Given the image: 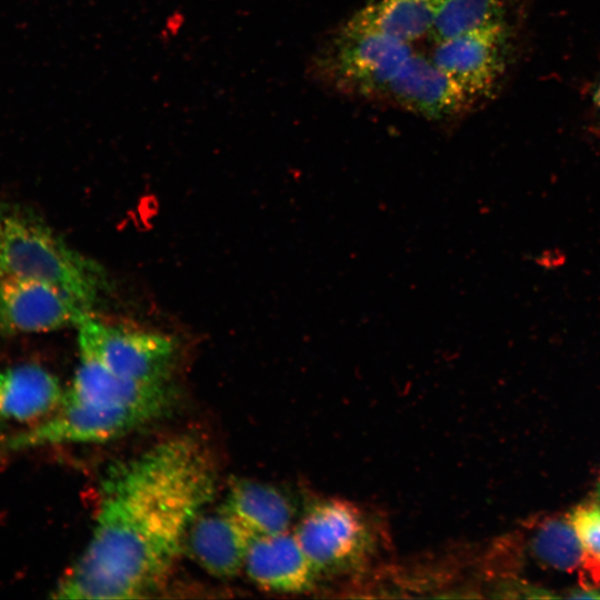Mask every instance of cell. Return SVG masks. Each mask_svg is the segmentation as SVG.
<instances>
[{
    "label": "cell",
    "instance_id": "obj_1",
    "mask_svg": "<svg viewBox=\"0 0 600 600\" xmlns=\"http://www.w3.org/2000/svg\"><path fill=\"white\" fill-rule=\"evenodd\" d=\"M216 486L209 449L191 434L161 441L111 466L100 486L92 536L53 597H147L170 573Z\"/></svg>",
    "mask_w": 600,
    "mask_h": 600
},
{
    "label": "cell",
    "instance_id": "obj_2",
    "mask_svg": "<svg viewBox=\"0 0 600 600\" xmlns=\"http://www.w3.org/2000/svg\"><path fill=\"white\" fill-rule=\"evenodd\" d=\"M43 281L92 311L109 289L102 268L77 252L48 226L0 209V278Z\"/></svg>",
    "mask_w": 600,
    "mask_h": 600
},
{
    "label": "cell",
    "instance_id": "obj_3",
    "mask_svg": "<svg viewBox=\"0 0 600 600\" xmlns=\"http://www.w3.org/2000/svg\"><path fill=\"white\" fill-rule=\"evenodd\" d=\"M414 53L409 42L350 19L322 57V71L342 91L377 98Z\"/></svg>",
    "mask_w": 600,
    "mask_h": 600
},
{
    "label": "cell",
    "instance_id": "obj_4",
    "mask_svg": "<svg viewBox=\"0 0 600 600\" xmlns=\"http://www.w3.org/2000/svg\"><path fill=\"white\" fill-rule=\"evenodd\" d=\"M77 328L79 353L116 374L143 382L170 381L177 346L169 336L104 322L93 314Z\"/></svg>",
    "mask_w": 600,
    "mask_h": 600
},
{
    "label": "cell",
    "instance_id": "obj_5",
    "mask_svg": "<svg viewBox=\"0 0 600 600\" xmlns=\"http://www.w3.org/2000/svg\"><path fill=\"white\" fill-rule=\"evenodd\" d=\"M520 27L498 26L440 39L431 60L474 107L502 83L514 56Z\"/></svg>",
    "mask_w": 600,
    "mask_h": 600
},
{
    "label": "cell",
    "instance_id": "obj_6",
    "mask_svg": "<svg viewBox=\"0 0 600 600\" xmlns=\"http://www.w3.org/2000/svg\"><path fill=\"white\" fill-rule=\"evenodd\" d=\"M294 534L318 573L337 572L358 563L369 551L367 520L349 502H316L299 521Z\"/></svg>",
    "mask_w": 600,
    "mask_h": 600
},
{
    "label": "cell",
    "instance_id": "obj_7",
    "mask_svg": "<svg viewBox=\"0 0 600 600\" xmlns=\"http://www.w3.org/2000/svg\"><path fill=\"white\" fill-rule=\"evenodd\" d=\"M156 418V414L139 409L100 408L62 400L49 417L8 437L3 448L19 450L47 444L104 442L128 434Z\"/></svg>",
    "mask_w": 600,
    "mask_h": 600
},
{
    "label": "cell",
    "instance_id": "obj_8",
    "mask_svg": "<svg viewBox=\"0 0 600 600\" xmlns=\"http://www.w3.org/2000/svg\"><path fill=\"white\" fill-rule=\"evenodd\" d=\"M92 311L60 289L26 278H0V337L78 327Z\"/></svg>",
    "mask_w": 600,
    "mask_h": 600
},
{
    "label": "cell",
    "instance_id": "obj_9",
    "mask_svg": "<svg viewBox=\"0 0 600 600\" xmlns=\"http://www.w3.org/2000/svg\"><path fill=\"white\" fill-rule=\"evenodd\" d=\"M378 99L436 122L457 120L473 108L458 84L431 58L416 52Z\"/></svg>",
    "mask_w": 600,
    "mask_h": 600
},
{
    "label": "cell",
    "instance_id": "obj_10",
    "mask_svg": "<svg viewBox=\"0 0 600 600\" xmlns=\"http://www.w3.org/2000/svg\"><path fill=\"white\" fill-rule=\"evenodd\" d=\"M80 361L62 400L100 408L139 409L160 417L171 403L170 382H143L116 374L94 358Z\"/></svg>",
    "mask_w": 600,
    "mask_h": 600
},
{
    "label": "cell",
    "instance_id": "obj_11",
    "mask_svg": "<svg viewBox=\"0 0 600 600\" xmlns=\"http://www.w3.org/2000/svg\"><path fill=\"white\" fill-rule=\"evenodd\" d=\"M243 569L258 587L278 593L309 591L319 577L294 532L289 531L253 538Z\"/></svg>",
    "mask_w": 600,
    "mask_h": 600
},
{
    "label": "cell",
    "instance_id": "obj_12",
    "mask_svg": "<svg viewBox=\"0 0 600 600\" xmlns=\"http://www.w3.org/2000/svg\"><path fill=\"white\" fill-rule=\"evenodd\" d=\"M253 538L236 518L220 508L214 513L199 514L187 533L184 548L209 574L230 579L244 568Z\"/></svg>",
    "mask_w": 600,
    "mask_h": 600
},
{
    "label": "cell",
    "instance_id": "obj_13",
    "mask_svg": "<svg viewBox=\"0 0 600 600\" xmlns=\"http://www.w3.org/2000/svg\"><path fill=\"white\" fill-rule=\"evenodd\" d=\"M63 394L59 379L39 364L0 371V428L46 419L58 409Z\"/></svg>",
    "mask_w": 600,
    "mask_h": 600
},
{
    "label": "cell",
    "instance_id": "obj_14",
    "mask_svg": "<svg viewBox=\"0 0 600 600\" xmlns=\"http://www.w3.org/2000/svg\"><path fill=\"white\" fill-rule=\"evenodd\" d=\"M254 537L288 531L294 509L278 488L251 479H234L221 507Z\"/></svg>",
    "mask_w": 600,
    "mask_h": 600
},
{
    "label": "cell",
    "instance_id": "obj_15",
    "mask_svg": "<svg viewBox=\"0 0 600 600\" xmlns=\"http://www.w3.org/2000/svg\"><path fill=\"white\" fill-rule=\"evenodd\" d=\"M524 0H441L432 26L440 39L498 27H521Z\"/></svg>",
    "mask_w": 600,
    "mask_h": 600
},
{
    "label": "cell",
    "instance_id": "obj_16",
    "mask_svg": "<svg viewBox=\"0 0 600 600\" xmlns=\"http://www.w3.org/2000/svg\"><path fill=\"white\" fill-rule=\"evenodd\" d=\"M531 550L541 564L573 572L588 573L600 580V560L583 547L569 517H549L541 521L531 538Z\"/></svg>",
    "mask_w": 600,
    "mask_h": 600
},
{
    "label": "cell",
    "instance_id": "obj_17",
    "mask_svg": "<svg viewBox=\"0 0 600 600\" xmlns=\"http://www.w3.org/2000/svg\"><path fill=\"white\" fill-rule=\"evenodd\" d=\"M441 0H370L351 19L410 42L432 30Z\"/></svg>",
    "mask_w": 600,
    "mask_h": 600
},
{
    "label": "cell",
    "instance_id": "obj_18",
    "mask_svg": "<svg viewBox=\"0 0 600 600\" xmlns=\"http://www.w3.org/2000/svg\"><path fill=\"white\" fill-rule=\"evenodd\" d=\"M583 547L600 560V507L584 503L568 516Z\"/></svg>",
    "mask_w": 600,
    "mask_h": 600
},
{
    "label": "cell",
    "instance_id": "obj_19",
    "mask_svg": "<svg viewBox=\"0 0 600 600\" xmlns=\"http://www.w3.org/2000/svg\"><path fill=\"white\" fill-rule=\"evenodd\" d=\"M569 598H587V599H600V587L598 588H581L573 590Z\"/></svg>",
    "mask_w": 600,
    "mask_h": 600
},
{
    "label": "cell",
    "instance_id": "obj_20",
    "mask_svg": "<svg viewBox=\"0 0 600 600\" xmlns=\"http://www.w3.org/2000/svg\"><path fill=\"white\" fill-rule=\"evenodd\" d=\"M593 102L598 110L600 111V82L598 83L594 93H593Z\"/></svg>",
    "mask_w": 600,
    "mask_h": 600
},
{
    "label": "cell",
    "instance_id": "obj_21",
    "mask_svg": "<svg viewBox=\"0 0 600 600\" xmlns=\"http://www.w3.org/2000/svg\"><path fill=\"white\" fill-rule=\"evenodd\" d=\"M597 496L600 500V480H599V483H598V487H597Z\"/></svg>",
    "mask_w": 600,
    "mask_h": 600
}]
</instances>
